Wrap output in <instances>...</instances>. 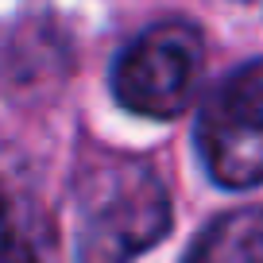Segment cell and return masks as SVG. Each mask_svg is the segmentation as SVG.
Returning a JSON list of instances; mask_svg holds the SVG:
<instances>
[{"mask_svg":"<svg viewBox=\"0 0 263 263\" xmlns=\"http://www.w3.org/2000/svg\"><path fill=\"white\" fill-rule=\"evenodd\" d=\"M171 232V197L155 166L105 155L78 182V263H132Z\"/></svg>","mask_w":263,"mask_h":263,"instance_id":"obj_1","label":"cell"},{"mask_svg":"<svg viewBox=\"0 0 263 263\" xmlns=\"http://www.w3.org/2000/svg\"><path fill=\"white\" fill-rule=\"evenodd\" d=\"M205 74V43L194 24H155L120 50L112 66V93L128 112L174 120L186 112Z\"/></svg>","mask_w":263,"mask_h":263,"instance_id":"obj_2","label":"cell"},{"mask_svg":"<svg viewBox=\"0 0 263 263\" xmlns=\"http://www.w3.org/2000/svg\"><path fill=\"white\" fill-rule=\"evenodd\" d=\"M194 143L209 178L224 190L263 182V58L224 74L209 89L197 112Z\"/></svg>","mask_w":263,"mask_h":263,"instance_id":"obj_3","label":"cell"},{"mask_svg":"<svg viewBox=\"0 0 263 263\" xmlns=\"http://www.w3.org/2000/svg\"><path fill=\"white\" fill-rule=\"evenodd\" d=\"M0 263H54L47 217L0 182Z\"/></svg>","mask_w":263,"mask_h":263,"instance_id":"obj_4","label":"cell"},{"mask_svg":"<svg viewBox=\"0 0 263 263\" xmlns=\"http://www.w3.org/2000/svg\"><path fill=\"white\" fill-rule=\"evenodd\" d=\"M186 263H263V205L221 217L201 232Z\"/></svg>","mask_w":263,"mask_h":263,"instance_id":"obj_5","label":"cell"}]
</instances>
